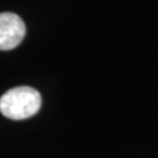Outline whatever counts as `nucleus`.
<instances>
[{
  "label": "nucleus",
  "instance_id": "f257e3e1",
  "mask_svg": "<svg viewBox=\"0 0 158 158\" xmlns=\"http://www.w3.org/2000/svg\"><path fill=\"white\" fill-rule=\"evenodd\" d=\"M41 95L32 87H15L0 98V112L11 120H25L41 108Z\"/></svg>",
  "mask_w": 158,
  "mask_h": 158
},
{
  "label": "nucleus",
  "instance_id": "f03ea898",
  "mask_svg": "<svg viewBox=\"0 0 158 158\" xmlns=\"http://www.w3.org/2000/svg\"><path fill=\"white\" fill-rule=\"evenodd\" d=\"M25 36V24L15 13H0V50L15 49Z\"/></svg>",
  "mask_w": 158,
  "mask_h": 158
}]
</instances>
